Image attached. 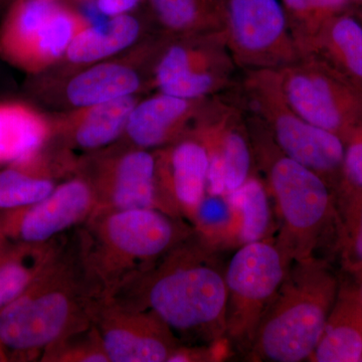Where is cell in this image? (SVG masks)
I'll return each instance as SVG.
<instances>
[{
  "instance_id": "cell-16",
  "label": "cell",
  "mask_w": 362,
  "mask_h": 362,
  "mask_svg": "<svg viewBox=\"0 0 362 362\" xmlns=\"http://www.w3.org/2000/svg\"><path fill=\"white\" fill-rule=\"evenodd\" d=\"M311 362H362V297L357 284L340 283L337 300Z\"/></svg>"
},
{
  "instance_id": "cell-11",
  "label": "cell",
  "mask_w": 362,
  "mask_h": 362,
  "mask_svg": "<svg viewBox=\"0 0 362 362\" xmlns=\"http://www.w3.org/2000/svg\"><path fill=\"white\" fill-rule=\"evenodd\" d=\"M243 117L233 105L218 103L199 131L197 137L209 154L207 194H230L251 175L254 153L249 127Z\"/></svg>"
},
{
  "instance_id": "cell-27",
  "label": "cell",
  "mask_w": 362,
  "mask_h": 362,
  "mask_svg": "<svg viewBox=\"0 0 362 362\" xmlns=\"http://www.w3.org/2000/svg\"><path fill=\"white\" fill-rule=\"evenodd\" d=\"M192 223L195 235L211 249L239 240V214L223 195H204Z\"/></svg>"
},
{
  "instance_id": "cell-15",
  "label": "cell",
  "mask_w": 362,
  "mask_h": 362,
  "mask_svg": "<svg viewBox=\"0 0 362 362\" xmlns=\"http://www.w3.org/2000/svg\"><path fill=\"white\" fill-rule=\"evenodd\" d=\"M89 182L101 211L158 209L156 158L138 149L105 162Z\"/></svg>"
},
{
  "instance_id": "cell-5",
  "label": "cell",
  "mask_w": 362,
  "mask_h": 362,
  "mask_svg": "<svg viewBox=\"0 0 362 362\" xmlns=\"http://www.w3.org/2000/svg\"><path fill=\"white\" fill-rule=\"evenodd\" d=\"M249 127L252 153L265 173L280 216L277 240L289 261L314 258L319 244L337 228V192L299 162L283 153L264 127Z\"/></svg>"
},
{
  "instance_id": "cell-9",
  "label": "cell",
  "mask_w": 362,
  "mask_h": 362,
  "mask_svg": "<svg viewBox=\"0 0 362 362\" xmlns=\"http://www.w3.org/2000/svg\"><path fill=\"white\" fill-rule=\"evenodd\" d=\"M93 324L110 362H164L181 344L156 314L127 306L114 298L95 300Z\"/></svg>"
},
{
  "instance_id": "cell-33",
  "label": "cell",
  "mask_w": 362,
  "mask_h": 362,
  "mask_svg": "<svg viewBox=\"0 0 362 362\" xmlns=\"http://www.w3.org/2000/svg\"><path fill=\"white\" fill-rule=\"evenodd\" d=\"M225 347L221 343L204 345H183L175 350L168 362H211L218 361L223 357Z\"/></svg>"
},
{
  "instance_id": "cell-32",
  "label": "cell",
  "mask_w": 362,
  "mask_h": 362,
  "mask_svg": "<svg viewBox=\"0 0 362 362\" xmlns=\"http://www.w3.org/2000/svg\"><path fill=\"white\" fill-rule=\"evenodd\" d=\"M342 183L338 189L362 192V135L354 136L344 144Z\"/></svg>"
},
{
  "instance_id": "cell-7",
  "label": "cell",
  "mask_w": 362,
  "mask_h": 362,
  "mask_svg": "<svg viewBox=\"0 0 362 362\" xmlns=\"http://www.w3.org/2000/svg\"><path fill=\"white\" fill-rule=\"evenodd\" d=\"M291 262L273 240L242 245L225 272L226 337L251 346L257 328Z\"/></svg>"
},
{
  "instance_id": "cell-4",
  "label": "cell",
  "mask_w": 362,
  "mask_h": 362,
  "mask_svg": "<svg viewBox=\"0 0 362 362\" xmlns=\"http://www.w3.org/2000/svg\"><path fill=\"white\" fill-rule=\"evenodd\" d=\"M339 287V278L324 259L314 257L292 262L259 320L247 361H308Z\"/></svg>"
},
{
  "instance_id": "cell-37",
  "label": "cell",
  "mask_w": 362,
  "mask_h": 362,
  "mask_svg": "<svg viewBox=\"0 0 362 362\" xmlns=\"http://www.w3.org/2000/svg\"><path fill=\"white\" fill-rule=\"evenodd\" d=\"M357 286H358L359 292H361V295L362 297V276L361 278L357 281Z\"/></svg>"
},
{
  "instance_id": "cell-26",
  "label": "cell",
  "mask_w": 362,
  "mask_h": 362,
  "mask_svg": "<svg viewBox=\"0 0 362 362\" xmlns=\"http://www.w3.org/2000/svg\"><path fill=\"white\" fill-rule=\"evenodd\" d=\"M327 47L350 74L362 81V25L349 16L331 18L313 39L300 47V56L310 47Z\"/></svg>"
},
{
  "instance_id": "cell-23",
  "label": "cell",
  "mask_w": 362,
  "mask_h": 362,
  "mask_svg": "<svg viewBox=\"0 0 362 362\" xmlns=\"http://www.w3.org/2000/svg\"><path fill=\"white\" fill-rule=\"evenodd\" d=\"M158 20L175 30L209 28L223 33L226 0H149Z\"/></svg>"
},
{
  "instance_id": "cell-6",
  "label": "cell",
  "mask_w": 362,
  "mask_h": 362,
  "mask_svg": "<svg viewBox=\"0 0 362 362\" xmlns=\"http://www.w3.org/2000/svg\"><path fill=\"white\" fill-rule=\"evenodd\" d=\"M243 87L247 107L265 125L279 149L320 175L332 188L331 177L342 173L344 142L341 138L309 123L290 106L277 71H247Z\"/></svg>"
},
{
  "instance_id": "cell-19",
  "label": "cell",
  "mask_w": 362,
  "mask_h": 362,
  "mask_svg": "<svg viewBox=\"0 0 362 362\" xmlns=\"http://www.w3.org/2000/svg\"><path fill=\"white\" fill-rule=\"evenodd\" d=\"M47 138V125L37 114L21 106L0 105V162L30 160Z\"/></svg>"
},
{
  "instance_id": "cell-30",
  "label": "cell",
  "mask_w": 362,
  "mask_h": 362,
  "mask_svg": "<svg viewBox=\"0 0 362 362\" xmlns=\"http://www.w3.org/2000/svg\"><path fill=\"white\" fill-rule=\"evenodd\" d=\"M42 362H110L94 324L45 347Z\"/></svg>"
},
{
  "instance_id": "cell-17",
  "label": "cell",
  "mask_w": 362,
  "mask_h": 362,
  "mask_svg": "<svg viewBox=\"0 0 362 362\" xmlns=\"http://www.w3.org/2000/svg\"><path fill=\"white\" fill-rule=\"evenodd\" d=\"M44 244L8 242L0 252V312L21 296L59 254L66 240Z\"/></svg>"
},
{
  "instance_id": "cell-3",
  "label": "cell",
  "mask_w": 362,
  "mask_h": 362,
  "mask_svg": "<svg viewBox=\"0 0 362 362\" xmlns=\"http://www.w3.org/2000/svg\"><path fill=\"white\" fill-rule=\"evenodd\" d=\"M95 300L73 243L66 240L35 282L0 312V346L8 361L40 357L52 343L90 327Z\"/></svg>"
},
{
  "instance_id": "cell-31",
  "label": "cell",
  "mask_w": 362,
  "mask_h": 362,
  "mask_svg": "<svg viewBox=\"0 0 362 362\" xmlns=\"http://www.w3.org/2000/svg\"><path fill=\"white\" fill-rule=\"evenodd\" d=\"M78 21L80 18L75 13L65 6L59 7L37 35L28 64L61 57L75 37L74 33L77 30Z\"/></svg>"
},
{
  "instance_id": "cell-39",
  "label": "cell",
  "mask_w": 362,
  "mask_h": 362,
  "mask_svg": "<svg viewBox=\"0 0 362 362\" xmlns=\"http://www.w3.org/2000/svg\"><path fill=\"white\" fill-rule=\"evenodd\" d=\"M347 1L359 2V4H362V0H347Z\"/></svg>"
},
{
  "instance_id": "cell-25",
  "label": "cell",
  "mask_w": 362,
  "mask_h": 362,
  "mask_svg": "<svg viewBox=\"0 0 362 362\" xmlns=\"http://www.w3.org/2000/svg\"><path fill=\"white\" fill-rule=\"evenodd\" d=\"M239 214L240 245L267 239L271 223V209L265 185L250 175L242 187L225 195Z\"/></svg>"
},
{
  "instance_id": "cell-1",
  "label": "cell",
  "mask_w": 362,
  "mask_h": 362,
  "mask_svg": "<svg viewBox=\"0 0 362 362\" xmlns=\"http://www.w3.org/2000/svg\"><path fill=\"white\" fill-rule=\"evenodd\" d=\"M214 252L194 230L110 298L153 312L175 334L220 342L226 337L228 290Z\"/></svg>"
},
{
  "instance_id": "cell-21",
  "label": "cell",
  "mask_w": 362,
  "mask_h": 362,
  "mask_svg": "<svg viewBox=\"0 0 362 362\" xmlns=\"http://www.w3.org/2000/svg\"><path fill=\"white\" fill-rule=\"evenodd\" d=\"M139 30V23L132 16H113L105 25L90 26L76 35L66 54L73 63L98 61L129 47L137 39Z\"/></svg>"
},
{
  "instance_id": "cell-13",
  "label": "cell",
  "mask_w": 362,
  "mask_h": 362,
  "mask_svg": "<svg viewBox=\"0 0 362 362\" xmlns=\"http://www.w3.org/2000/svg\"><path fill=\"white\" fill-rule=\"evenodd\" d=\"M209 154L199 137L180 140L156 159L159 211L194 218L206 194Z\"/></svg>"
},
{
  "instance_id": "cell-14",
  "label": "cell",
  "mask_w": 362,
  "mask_h": 362,
  "mask_svg": "<svg viewBox=\"0 0 362 362\" xmlns=\"http://www.w3.org/2000/svg\"><path fill=\"white\" fill-rule=\"evenodd\" d=\"M276 71L290 106L309 123L342 139L347 126L344 102L322 66L315 59L301 57L296 63Z\"/></svg>"
},
{
  "instance_id": "cell-29",
  "label": "cell",
  "mask_w": 362,
  "mask_h": 362,
  "mask_svg": "<svg viewBox=\"0 0 362 362\" xmlns=\"http://www.w3.org/2000/svg\"><path fill=\"white\" fill-rule=\"evenodd\" d=\"M298 49L320 32L347 0H281ZM300 52V51H299Z\"/></svg>"
},
{
  "instance_id": "cell-35",
  "label": "cell",
  "mask_w": 362,
  "mask_h": 362,
  "mask_svg": "<svg viewBox=\"0 0 362 362\" xmlns=\"http://www.w3.org/2000/svg\"><path fill=\"white\" fill-rule=\"evenodd\" d=\"M9 240L6 239V235H4V230H2L1 223H0V252L4 250V247L6 246L7 243Z\"/></svg>"
},
{
  "instance_id": "cell-34",
  "label": "cell",
  "mask_w": 362,
  "mask_h": 362,
  "mask_svg": "<svg viewBox=\"0 0 362 362\" xmlns=\"http://www.w3.org/2000/svg\"><path fill=\"white\" fill-rule=\"evenodd\" d=\"M142 0H95V4L104 16L108 18L129 13Z\"/></svg>"
},
{
  "instance_id": "cell-12",
  "label": "cell",
  "mask_w": 362,
  "mask_h": 362,
  "mask_svg": "<svg viewBox=\"0 0 362 362\" xmlns=\"http://www.w3.org/2000/svg\"><path fill=\"white\" fill-rule=\"evenodd\" d=\"M235 65L221 33L207 49L171 47L157 68V84L164 94L199 99L226 87Z\"/></svg>"
},
{
  "instance_id": "cell-24",
  "label": "cell",
  "mask_w": 362,
  "mask_h": 362,
  "mask_svg": "<svg viewBox=\"0 0 362 362\" xmlns=\"http://www.w3.org/2000/svg\"><path fill=\"white\" fill-rule=\"evenodd\" d=\"M134 107L135 102L131 96L93 106L76 131L78 146L97 149L113 142L126 128Z\"/></svg>"
},
{
  "instance_id": "cell-18",
  "label": "cell",
  "mask_w": 362,
  "mask_h": 362,
  "mask_svg": "<svg viewBox=\"0 0 362 362\" xmlns=\"http://www.w3.org/2000/svg\"><path fill=\"white\" fill-rule=\"evenodd\" d=\"M189 101L162 93L137 105L126 124L130 139L141 148L168 142L187 120L192 109Z\"/></svg>"
},
{
  "instance_id": "cell-2",
  "label": "cell",
  "mask_w": 362,
  "mask_h": 362,
  "mask_svg": "<svg viewBox=\"0 0 362 362\" xmlns=\"http://www.w3.org/2000/svg\"><path fill=\"white\" fill-rule=\"evenodd\" d=\"M192 233L180 218L158 209L101 211L77 226L73 246L90 294L105 299Z\"/></svg>"
},
{
  "instance_id": "cell-20",
  "label": "cell",
  "mask_w": 362,
  "mask_h": 362,
  "mask_svg": "<svg viewBox=\"0 0 362 362\" xmlns=\"http://www.w3.org/2000/svg\"><path fill=\"white\" fill-rule=\"evenodd\" d=\"M138 87L139 78L134 71L117 64H103L74 78L66 94L76 106L93 107L131 96Z\"/></svg>"
},
{
  "instance_id": "cell-38",
  "label": "cell",
  "mask_w": 362,
  "mask_h": 362,
  "mask_svg": "<svg viewBox=\"0 0 362 362\" xmlns=\"http://www.w3.org/2000/svg\"><path fill=\"white\" fill-rule=\"evenodd\" d=\"M14 0H0V7L6 6L7 2H13Z\"/></svg>"
},
{
  "instance_id": "cell-10",
  "label": "cell",
  "mask_w": 362,
  "mask_h": 362,
  "mask_svg": "<svg viewBox=\"0 0 362 362\" xmlns=\"http://www.w3.org/2000/svg\"><path fill=\"white\" fill-rule=\"evenodd\" d=\"M96 209L89 182L76 178L58 185L37 204L4 211L0 223L9 242L44 244L82 225Z\"/></svg>"
},
{
  "instance_id": "cell-22",
  "label": "cell",
  "mask_w": 362,
  "mask_h": 362,
  "mask_svg": "<svg viewBox=\"0 0 362 362\" xmlns=\"http://www.w3.org/2000/svg\"><path fill=\"white\" fill-rule=\"evenodd\" d=\"M335 240L342 270L358 281L362 276V192L337 190Z\"/></svg>"
},
{
  "instance_id": "cell-28",
  "label": "cell",
  "mask_w": 362,
  "mask_h": 362,
  "mask_svg": "<svg viewBox=\"0 0 362 362\" xmlns=\"http://www.w3.org/2000/svg\"><path fill=\"white\" fill-rule=\"evenodd\" d=\"M56 188L54 181L13 164L0 171V209H20L45 199Z\"/></svg>"
},
{
  "instance_id": "cell-8",
  "label": "cell",
  "mask_w": 362,
  "mask_h": 362,
  "mask_svg": "<svg viewBox=\"0 0 362 362\" xmlns=\"http://www.w3.org/2000/svg\"><path fill=\"white\" fill-rule=\"evenodd\" d=\"M226 47L235 65L278 70L299 61V49L279 0H226Z\"/></svg>"
},
{
  "instance_id": "cell-36",
  "label": "cell",
  "mask_w": 362,
  "mask_h": 362,
  "mask_svg": "<svg viewBox=\"0 0 362 362\" xmlns=\"http://www.w3.org/2000/svg\"><path fill=\"white\" fill-rule=\"evenodd\" d=\"M0 361H8L6 352L4 351L1 346H0Z\"/></svg>"
}]
</instances>
